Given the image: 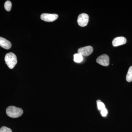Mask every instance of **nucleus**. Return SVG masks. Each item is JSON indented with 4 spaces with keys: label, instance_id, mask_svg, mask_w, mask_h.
Listing matches in <instances>:
<instances>
[{
    "label": "nucleus",
    "instance_id": "nucleus-1",
    "mask_svg": "<svg viewBox=\"0 0 132 132\" xmlns=\"http://www.w3.org/2000/svg\"><path fill=\"white\" fill-rule=\"evenodd\" d=\"M6 113L10 118H15L21 116L23 113V111L21 108L12 106L7 108Z\"/></svg>",
    "mask_w": 132,
    "mask_h": 132
},
{
    "label": "nucleus",
    "instance_id": "nucleus-2",
    "mask_svg": "<svg viewBox=\"0 0 132 132\" xmlns=\"http://www.w3.org/2000/svg\"><path fill=\"white\" fill-rule=\"evenodd\" d=\"M5 60L8 67L10 69L13 68L17 64V60L16 55L13 53L7 54L5 56Z\"/></svg>",
    "mask_w": 132,
    "mask_h": 132
},
{
    "label": "nucleus",
    "instance_id": "nucleus-3",
    "mask_svg": "<svg viewBox=\"0 0 132 132\" xmlns=\"http://www.w3.org/2000/svg\"><path fill=\"white\" fill-rule=\"evenodd\" d=\"M89 21V16L86 13H81L79 15L78 19V25L81 27L87 25Z\"/></svg>",
    "mask_w": 132,
    "mask_h": 132
},
{
    "label": "nucleus",
    "instance_id": "nucleus-4",
    "mask_svg": "<svg viewBox=\"0 0 132 132\" xmlns=\"http://www.w3.org/2000/svg\"><path fill=\"white\" fill-rule=\"evenodd\" d=\"M58 16V15L56 14L43 13L41 15L40 18L44 21L50 22L57 20Z\"/></svg>",
    "mask_w": 132,
    "mask_h": 132
},
{
    "label": "nucleus",
    "instance_id": "nucleus-5",
    "mask_svg": "<svg viewBox=\"0 0 132 132\" xmlns=\"http://www.w3.org/2000/svg\"><path fill=\"white\" fill-rule=\"evenodd\" d=\"M93 48L90 46L80 48L78 50V53L85 57L89 56L93 53Z\"/></svg>",
    "mask_w": 132,
    "mask_h": 132
},
{
    "label": "nucleus",
    "instance_id": "nucleus-6",
    "mask_svg": "<svg viewBox=\"0 0 132 132\" xmlns=\"http://www.w3.org/2000/svg\"><path fill=\"white\" fill-rule=\"evenodd\" d=\"M96 62L100 65L107 67L109 64V58L107 55L102 54L98 57Z\"/></svg>",
    "mask_w": 132,
    "mask_h": 132
},
{
    "label": "nucleus",
    "instance_id": "nucleus-7",
    "mask_svg": "<svg viewBox=\"0 0 132 132\" xmlns=\"http://www.w3.org/2000/svg\"><path fill=\"white\" fill-rule=\"evenodd\" d=\"M127 39L123 36L116 37L114 38L112 41V45L113 46L117 47L126 44Z\"/></svg>",
    "mask_w": 132,
    "mask_h": 132
},
{
    "label": "nucleus",
    "instance_id": "nucleus-8",
    "mask_svg": "<svg viewBox=\"0 0 132 132\" xmlns=\"http://www.w3.org/2000/svg\"><path fill=\"white\" fill-rule=\"evenodd\" d=\"M0 46L6 49H9L12 47V44L9 41L5 38L0 37Z\"/></svg>",
    "mask_w": 132,
    "mask_h": 132
},
{
    "label": "nucleus",
    "instance_id": "nucleus-9",
    "mask_svg": "<svg viewBox=\"0 0 132 132\" xmlns=\"http://www.w3.org/2000/svg\"><path fill=\"white\" fill-rule=\"evenodd\" d=\"M74 61L76 63H80L83 60V57L79 53L75 54L74 55Z\"/></svg>",
    "mask_w": 132,
    "mask_h": 132
},
{
    "label": "nucleus",
    "instance_id": "nucleus-10",
    "mask_svg": "<svg viewBox=\"0 0 132 132\" xmlns=\"http://www.w3.org/2000/svg\"><path fill=\"white\" fill-rule=\"evenodd\" d=\"M126 79L128 82H130L132 81V66L130 67L128 69Z\"/></svg>",
    "mask_w": 132,
    "mask_h": 132
},
{
    "label": "nucleus",
    "instance_id": "nucleus-11",
    "mask_svg": "<svg viewBox=\"0 0 132 132\" xmlns=\"http://www.w3.org/2000/svg\"><path fill=\"white\" fill-rule=\"evenodd\" d=\"M6 11L9 12L11 10L12 7V3L10 1H7L5 2L4 5Z\"/></svg>",
    "mask_w": 132,
    "mask_h": 132
},
{
    "label": "nucleus",
    "instance_id": "nucleus-12",
    "mask_svg": "<svg viewBox=\"0 0 132 132\" xmlns=\"http://www.w3.org/2000/svg\"><path fill=\"white\" fill-rule=\"evenodd\" d=\"M0 132H12V130L9 128L3 126L0 129Z\"/></svg>",
    "mask_w": 132,
    "mask_h": 132
},
{
    "label": "nucleus",
    "instance_id": "nucleus-13",
    "mask_svg": "<svg viewBox=\"0 0 132 132\" xmlns=\"http://www.w3.org/2000/svg\"><path fill=\"white\" fill-rule=\"evenodd\" d=\"M97 107H98V108L99 111H101L102 109L105 108V104L102 102L97 103Z\"/></svg>",
    "mask_w": 132,
    "mask_h": 132
},
{
    "label": "nucleus",
    "instance_id": "nucleus-14",
    "mask_svg": "<svg viewBox=\"0 0 132 132\" xmlns=\"http://www.w3.org/2000/svg\"><path fill=\"white\" fill-rule=\"evenodd\" d=\"M101 113L102 116L103 117H105L108 113V111L105 108L101 111Z\"/></svg>",
    "mask_w": 132,
    "mask_h": 132
},
{
    "label": "nucleus",
    "instance_id": "nucleus-15",
    "mask_svg": "<svg viewBox=\"0 0 132 132\" xmlns=\"http://www.w3.org/2000/svg\"><path fill=\"white\" fill-rule=\"evenodd\" d=\"M101 101L100 100H98L97 101V103H99V102H101Z\"/></svg>",
    "mask_w": 132,
    "mask_h": 132
}]
</instances>
